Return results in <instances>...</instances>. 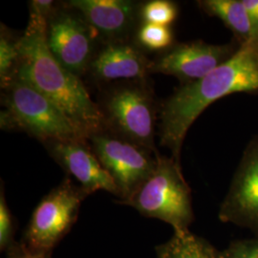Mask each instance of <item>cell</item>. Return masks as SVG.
<instances>
[{
	"label": "cell",
	"mask_w": 258,
	"mask_h": 258,
	"mask_svg": "<svg viewBox=\"0 0 258 258\" xmlns=\"http://www.w3.org/2000/svg\"><path fill=\"white\" fill-rule=\"evenodd\" d=\"M85 140L55 141L44 144L51 156L87 194L104 190L118 196L113 179Z\"/></svg>",
	"instance_id": "8fae6325"
},
{
	"label": "cell",
	"mask_w": 258,
	"mask_h": 258,
	"mask_svg": "<svg viewBox=\"0 0 258 258\" xmlns=\"http://www.w3.org/2000/svg\"><path fill=\"white\" fill-rule=\"evenodd\" d=\"M156 258H219V250L210 242L184 231L173 232L171 238L157 246Z\"/></svg>",
	"instance_id": "9a60e30c"
},
{
	"label": "cell",
	"mask_w": 258,
	"mask_h": 258,
	"mask_svg": "<svg viewBox=\"0 0 258 258\" xmlns=\"http://www.w3.org/2000/svg\"><path fill=\"white\" fill-rule=\"evenodd\" d=\"M239 47L196 40L173 44L151 60L150 73L173 76L184 83L203 79L229 60Z\"/></svg>",
	"instance_id": "9c48e42d"
},
{
	"label": "cell",
	"mask_w": 258,
	"mask_h": 258,
	"mask_svg": "<svg viewBox=\"0 0 258 258\" xmlns=\"http://www.w3.org/2000/svg\"><path fill=\"white\" fill-rule=\"evenodd\" d=\"M220 221L258 234V135L249 142L219 209Z\"/></svg>",
	"instance_id": "30bf717a"
},
{
	"label": "cell",
	"mask_w": 258,
	"mask_h": 258,
	"mask_svg": "<svg viewBox=\"0 0 258 258\" xmlns=\"http://www.w3.org/2000/svg\"><path fill=\"white\" fill-rule=\"evenodd\" d=\"M15 221L6 202L3 187L0 194V249L7 252L16 243Z\"/></svg>",
	"instance_id": "d6986e66"
},
{
	"label": "cell",
	"mask_w": 258,
	"mask_h": 258,
	"mask_svg": "<svg viewBox=\"0 0 258 258\" xmlns=\"http://www.w3.org/2000/svg\"><path fill=\"white\" fill-rule=\"evenodd\" d=\"M147 55L124 41L108 43L94 56L89 67L93 77L101 82L115 80L143 81L150 73Z\"/></svg>",
	"instance_id": "4fadbf2b"
},
{
	"label": "cell",
	"mask_w": 258,
	"mask_h": 258,
	"mask_svg": "<svg viewBox=\"0 0 258 258\" xmlns=\"http://www.w3.org/2000/svg\"><path fill=\"white\" fill-rule=\"evenodd\" d=\"M97 37L93 28L67 5L56 8L47 23V44L51 53L60 64L79 77L90 67Z\"/></svg>",
	"instance_id": "ba28073f"
},
{
	"label": "cell",
	"mask_w": 258,
	"mask_h": 258,
	"mask_svg": "<svg viewBox=\"0 0 258 258\" xmlns=\"http://www.w3.org/2000/svg\"><path fill=\"white\" fill-rule=\"evenodd\" d=\"M256 236H257V237H258V234H257V235H256Z\"/></svg>",
	"instance_id": "603a6c76"
},
{
	"label": "cell",
	"mask_w": 258,
	"mask_h": 258,
	"mask_svg": "<svg viewBox=\"0 0 258 258\" xmlns=\"http://www.w3.org/2000/svg\"><path fill=\"white\" fill-rule=\"evenodd\" d=\"M180 164L157 153L153 173L123 204L145 217L166 222L174 232L188 231L194 220L191 190Z\"/></svg>",
	"instance_id": "277c9868"
},
{
	"label": "cell",
	"mask_w": 258,
	"mask_h": 258,
	"mask_svg": "<svg viewBox=\"0 0 258 258\" xmlns=\"http://www.w3.org/2000/svg\"><path fill=\"white\" fill-rule=\"evenodd\" d=\"M104 125L153 153L155 148V103L151 90L142 81L112 88L99 105Z\"/></svg>",
	"instance_id": "5b68a950"
},
{
	"label": "cell",
	"mask_w": 258,
	"mask_h": 258,
	"mask_svg": "<svg viewBox=\"0 0 258 258\" xmlns=\"http://www.w3.org/2000/svg\"><path fill=\"white\" fill-rule=\"evenodd\" d=\"M258 92V41L239 45L229 60L210 74L184 83L162 106L160 144L181 163L185 135L205 109L234 93Z\"/></svg>",
	"instance_id": "6da1fadb"
},
{
	"label": "cell",
	"mask_w": 258,
	"mask_h": 258,
	"mask_svg": "<svg viewBox=\"0 0 258 258\" xmlns=\"http://www.w3.org/2000/svg\"><path fill=\"white\" fill-rule=\"evenodd\" d=\"M89 140L95 155L113 179L118 189L120 203L135 194L153 173L156 154L112 132L102 130Z\"/></svg>",
	"instance_id": "52a82bcc"
},
{
	"label": "cell",
	"mask_w": 258,
	"mask_h": 258,
	"mask_svg": "<svg viewBox=\"0 0 258 258\" xmlns=\"http://www.w3.org/2000/svg\"><path fill=\"white\" fill-rule=\"evenodd\" d=\"M46 32L47 22L30 18L19 38V61L13 79L26 82L46 96L89 139L105 128L101 108L80 77L55 59L47 44Z\"/></svg>",
	"instance_id": "7a4b0ae2"
},
{
	"label": "cell",
	"mask_w": 258,
	"mask_h": 258,
	"mask_svg": "<svg viewBox=\"0 0 258 258\" xmlns=\"http://www.w3.org/2000/svg\"><path fill=\"white\" fill-rule=\"evenodd\" d=\"M88 195L67 176L36 207L21 242L29 249L51 254L73 228L83 200Z\"/></svg>",
	"instance_id": "8992f818"
},
{
	"label": "cell",
	"mask_w": 258,
	"mask_h": 258,
	"mask_svg": "<svg viewBox=\"0 0 258 258\" xmlns=\"http://www.w3.org/2000/svg\"><path fill=\"white\" fill-rule=\"evenodd\" d=\"M19 39H16L2 25L0 36V80L1 87L13 80L19 61Z\"/></svg>",
	"instance_id": "2e32d148"
},
{
	"label": "cell",
	"mask_w": 258,
	"mask_h": 258,
	"mask_svg": "<svg viewBox=\"0 0 258 258\" xmlns=\"http://www.w3.org/2000/svg\"><path fill=\"white\" fill-rule=\"evenodd\" d=\"M6 258H51V254L41 253L29 249L20 241L17 242L6 252Z\"/></svg>",
	"instance_id": "44dd1931"
},
{
	"label": "cell",
	"mask_w": 258,
	"mask_h": 258,
	"mask_svg": "<svg viewBox=\"0 0 258 258\" xmlns=\"http://www.w3.org/2000/svg\"><path fill=\"white\" fill-rule=\"evenodd\" d=\"M66 5L109 43L124 41L140 17L138 5L128 0H71Z\"/></svg>",
	"instance_id": "7c38bea8"
},
{
	"label": "cell",
	"mask_w": 258,
	"mask_h": 258,
	"mask_svg": "<svg viewBox=\"0 0 258 258\" xmlns=\"http://www.w3.org/2000/svg\"><path fill=\"white\" fill-rule=\"evenodd\" d=\"M2 89V128L25 131L44 144L88 140L54 102L31 84L13 79Z\"/></svg>",
	"instance_id": "3957f363"
},
{
	"label": "cell",
	"mask_w": 258,
	"mask_h": 258,
	"mask_svg": "<svg viewBox=\"0 0 258 258\" xmlns=\"http://www.w3.org/2000/svg\"><path fill=\"white\" fill-rule=\"evenodd\" d=\"M219 258H258L257 236L231 242L226 249L219 250Z\"/></svg>",
	"instance_id": "ffe728a7"
},
{
	"label": "cell",
	"mask_w": 258,
	"mask_h": 258,
	"mask_svg": "<svg viewBox=\"0 0 258 258\" xmlns=\"http://www.w3.org/2000/svg\"><path fill=\"white\" fill-rule=\"evenodd\" d=\"M178 16L176 3L168 0H152L140 7V18L143 23L169 26Z\"/></svg>",
	"instance_id": "ac0fdd59"
},
{
	"label": "cell",
	"mask_w": 258,
	"mask_h": 258,
	"mask_svg": "<svg viewBox=\"0 0 258 258\" xmlns=\"http://www.w3.org/2000/svg\"><path fill=\"white\" fill-rule=\"evenodd\" d=\"M243 3L258 35V0H243Z\"/></svg>",
	"instance_id": "7402d4cb"
},
{
	"label": "cell",
	"mask_w": 258,
	"mask_h": 258,
	"mask_svg": "<svg viewBox=\"0 0 258 258\" xmlns=\"http://www.w3.org/2000/svg\"><path fill=\"white\" fill-rule=\"evenodd\" d=\"M198 3L207 14L221 19L237 37L240 45L258 41L257 33L243 0H204Z\"/></svg>",
	"instance_id": "5bb4252c"
},
{
	"label": "cell",
	"mask_w": 258,
	"mask_h": 258,
	"mask_svg": "<svg viewBox=\"0 0 258 258\" xmlns=\"http://www.w3.org/2000/svg\"><path fill=\"white\" fill-rule=\"evenodd\" d=\"M137 39L141 46L150 51H166L172 46L173 32L169 26L143 23L137 32Z\"/></svg>",
	"instance_id": "e0dca14e"
}]
</instances>
